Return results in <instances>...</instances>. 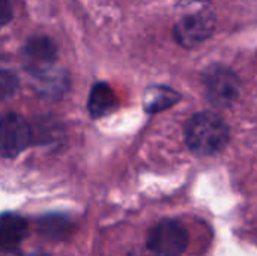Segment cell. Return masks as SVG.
<instances>
[{"label": "cell", "mask_w": 257, "mask_h": 256, "mask_svg": "<svg viewBox=\"0 0 257 256\" xmlns=\"http://www.w3.org/2000/svg\"><path fill=\"white\" fill-rule=\"evenodd\" d=\"M229 137L230 133L227 124L214 112L197 113L185 125L187 146L200 157L215 155L223 151Z\"/></svg>", "instance_id": "cell-1"}, {"label": "cell", "mask_w": 257, "mask_h": 256, "mask_svg": "<svg viewBox=\"0 0 257 256\" xmlns=\"http://www.w3.org/2000/svg\"><path fill=\"white\" fill-rule=\"evenodd\" d=\"M188 244V232L173 219L158 222L148 235V249L155 256H181Z\"/></svg>", "instance_id": "cell-2"}, {"label": "cell", "mask_w": 257, "mask_h": 256, "mask_svg": "<svg viewBox=\"0 0 257 256\" xmlns=\"http://www.w3.org/2000/svg\"><path fill=\"white\" fill-rule=\"evenodd\" d=\"M205 92L208 100L220 109L230 107L239 97L238 75L227 66L215 65L205 74Z\"/></svg>", "instance_id": "cell-3"}, {"label": "cell", "mask_w": 257, "mask_h": 256, "mask_svg": "<svg viewBox=\"0 0 257 256\" xmlns=\"http://www.w3.org/2000/svg\"><path fill=\"white\" fill-rule=\"evenodd\" d=\"M32 140L30 125L15 113L0 116V155L14 158L23 152Z\"/></svg>", "instance_id": "cell-4"}, {"label": "cell", "mask_w": 257, "mask_h": 256, "mask_svg": "<svg viewBox=\"0 0 257 256\" xmlns=\"http://www.w3.org/2000/svg\"><path fill=\"white\" fill-rule=\"evenodd\" d=\"M215 29V18L211 12H196L182 17L175 29L173 35L179 45L193 48L206 41Z\"/></svg>", "instance_id": "cell-5"}, {"label": "cell", "mask_w": 257, "mask_h": 256, "mask_svg": "<svg viewBox=\"0 0 257 256\" xmlns=\"http://www.w3.org/2000/svg\"><path fill=\"white\" fill-rule=\"evenodd\" d=\"M24 57L35 69V74L41 72L57 57V47L50 38L38 36L32 38L24 45Z\"/></svg>", "instance_id": "cell-6"}, {"label": "cell", "mask_w": 257, "mask_h": 256, "mask_svg": "<svg viewBox=\"0 0 257 256\" xmlns=\"http://www.w3.org/2000/svg\"><path fill=\"white\" fill-rule=\"evenodd\" d=\"M27 234L26 220L12 213H6L0 216V247L2 249H14L18 246Z\"/></svg>", "instance_id": "cell-7"}, {"label": "cell", "mask_w": 257, "mask_h": 256, "mask_svg": "<svg viewBox=\"0 0 257 256\" xmlns=\"http://www.w3.org/2000/svg\"><path fill=\"white\" fill-rule=\"evenodd\" d=\"M116 95L113 89L105 83H96L89 95L87 107L92 118H102L116 107Z\"/></svg>", "instance_id": "cell-8"}, {"label": "cell", "mask_w": 257, "mask_h": 256, "mask_svg": "<svg viewBox=\"0 0 257 256\" xmlns=\"http://www.w3.org/2000/svg\"><path fill=\"white\" fill-rule=\"evenodd\" d=\"M178 100L179 95L170 88H164V86L149 88L148 92L145 94V109L151 113L161 112L173 106Z\"/></svg>", "instance_id": "cell-9"}, {"label": "cell", "mask_w": 257, "mask_h": 256, "mask_svg": "<svg viewBox=\"0 0 257 256\" xmlns=\"http://www.w3.org/2000/svg\"><path fill=\"white\" fill-rule=\"evenodd\" d=\"M18 88V78L14 72L0 69V98H8L15 94Z\"/></svg>", "instance_id": "cell-10"}, {"label": "cell", "mask_w": 257, "mask_h": 256, "mask_svg": "<svg viewBox=\"0 0 257 256\" xmlns=\"http://www.w3.org/2000/svg\"><path fill=\"white\" fill-rule=\"evenodd\" d=\"M11 18H12L11 0H0V27L9 23Z\"/></svg>", "instance_id": "cell-11"}]
</instances>
